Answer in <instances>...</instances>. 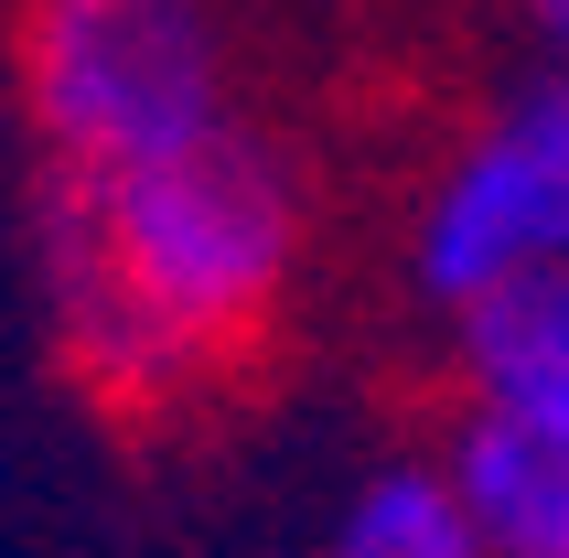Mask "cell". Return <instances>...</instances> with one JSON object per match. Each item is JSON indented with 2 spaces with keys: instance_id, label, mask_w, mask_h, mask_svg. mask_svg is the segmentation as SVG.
<instances>
[{
  "instance_id": "cell-1",
  "label": "cell",
  "mask_w": 569,
  "mask_h": 558,
  "mask_svg": "<svg viewBox=\"0 0 569 558\" xmlns=\"http://www.w3.org/2000/svg\"><path fill=\"white\" fill-rule=\"evenodd\" d=\"M312 248L301 161L269 129H216L129 172H54L43 258L76 366L129 408L183 398L280 322Z\"/></svg>"
},
{
  "instance_id": "cell-2",
  "label": "cell",
  "mask_w": 569,
  "mask_h": 558,
  "mask_svg": "<svg viewBox=\"0 0 569 558\" xmlns=\"http://www.w3.org/2000/svg\"><path fill=\"white\" fill-rule=\"evenodd\" d=\"M11 87L54 172H129L237 129L216 0H11Z\"/></svg>"
},
{
  "instance_id": "cell-3",
  "label": "cell",
  "mask_w": 569,
  "mask_h": 558,
  "mask_svg": "<svg viewBox=\"0 0 569 558\" xmlns=\"http://www.w3.org/2000/svg\"><path fill=\"white\" fill-rule=\"evenodd\" d=\"M398 269L441 322L516 279L569 269V76L538 64L441 140L398 216Z\"/></svg>"
},
{
  "instance_id": "cell-4",
  "label": "cell",
  "mask_w": 569,
  "mask_h": 558,
  "mask_svg": "<svg viewBox=\"0 0 569 558\" xmlns=\"http://www.w3.org/2000/svg\"><path fill=\"white\" fill-rule=\"evenodd\" d=\"M451 366H462V408L527 419V430H569V269L473 301L451 322Z\"/></svg>"
},
{
  "instance_id": "cell-5",
  "label": "cell",
  "mask_w": 569,
  "mask_h": 558,
  "mask_svg": "<svg viewBox=\"0 0 569 558\" xmlns=\"http://www.w3.org/2000/svg\"><path fill=\"white\" fill-rule=\"evenodd\" d=\"M441 462L462 472L495 558H569V430H527V419L462 408V440Z\"/></svg>"
},
{
  "instance_id": "cell-6",
  "label": "cell",
  "mask_w": 569,
  "mask_h": 558,
  "mask_svg": "<svg viewBox=\"0 0 569 558\" xmlns=\"http://www.w3.org/2000/svg\"><path fill=\"white\" fill-rule=\"evenodd\" d=\"M333 558H495L451 462H387L333 516Z\"/></svg>"
},
{
  "instance_id": "cell-7",
  "label": "cell",
  "mask_w": 569,
  "mask_h": 558,
  "mask_svg": "<svg viewBox=\"0 0 569 558\" xmlns=\"http://www.w3.org/2000/svg\"><path fill=\"white\" fill-rule=\"evenodd\" d=\"M506 11L527 22V43H538V54L569 76V0H506Z\"/></svg>"
}]
</instances>
